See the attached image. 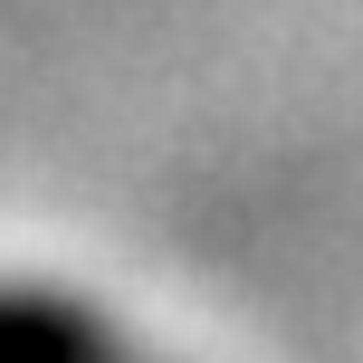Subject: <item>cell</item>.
Masks as SVG:
<instances>
[{"instance_id": "6da1fadb", "label": "cell", "mask_w": 363, "mask_h": 363, "mask_svg": "<svg viewBox=\"0 0 363 363\" xmlns=\"http://www.w3.org/2000/svg\"><path fill=\"white\" fill-rule=\"evenodd\" d=\"M0 363H115V335L48 296H0Z\"/></svg>"}]
</instances>
